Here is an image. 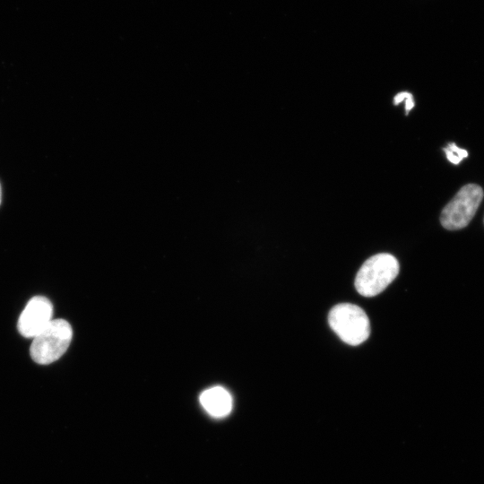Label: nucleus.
<instances>
[{"label":"nucleus","instance_id":"f257e3e1","mask_svg":"<svg viewBox=\"0 0 484 484\" xmlns=\"http://www.w3.org/2000/svg\"><path fill=\"white\" fill-rule=\"evenodd\" d=\"M399 263L387 253L369 257L359 268L355 278V288L364 297L381 293L398 275Z\"/></svg>","mask_w":484,"mask_h":484},{"label":"nucleus","instance_id":"f03ea898","mask_svg":"<svg viewBox=\"0 0 484 484\" xmlns=\"http://www.w3.org/2000/svg\"><path fill=\"white\" fill-rule=\"evenodd\" d=\"M328 323L340 339L349 345L357 346L370 334V323L366 312L354 304L335 305L329 312Z\"/></svg>","mask_w":484,"mask_h":484},{"label":"nucleus","instance_id":"7ed1b4c3","mask_svg":"<svg viewBox=\"0 0 484 484\" xmlns=\"http://www.w3.org/2000/svg\"><path fill=\"white\" fill-rule=\"evenodd\" d=\"M73 337L70 324L64 319H53L33 338L30 353L38 364L48 365L57 360L68 349Z\"/></svg>","mask_w":484,"mask_h":484},{"label":"nucleus","instance_id":"20e7f679","mask_svg":"<svg viewBox=\"0 0 484 484\" xmlns=\"http://www.w3.org/2000/svg\"><path fill=\"white\" fill-rule=\"evenodd\" d=\"M483 195V190L479 185L463 186L442 210L441 225L448 230H457L468 226L475 215Z\"/></svg>","mask_w":484,"mask_h":484},{"label":"nucleus","instance_id":"39448f33","mask_svg":"<svg viewBox=\"0 0 484 484\" xmlns=\"http://www.w3.org/2000/svg\"><path fill=\"white\" fill-rule=\"evenodd\" d=\"M53 305L43 296L33 297L22 312L17 324L25 338H34L53 320Z\"/></svg>","mask_w":484,"mask_h":484},{"label":"nucleus","instance_id":"423d86ee","mask_svg":"<svg viewBox=\"0 0 484 484\" xmlns=\"http://www.w3.org/2000/svg\"><path fill=\"white\" fill-rule=\"evenodd\" d=\"M200 402L206 412L214 418L226 417L232 409L231 395L221 386L203 391L200 395Z\"/></svg>","mask_w":484,"mask_h":484},{"label":"nucleus","instance_id":"0eeeda50","mask_svg":"<svg viewBox=\"0 0 484 484\" xmlns=\"http://www.w3.org/2000/svg\"><path fill=\"white\" fill-rule=\"evenodd\" d=\"M447 160L454 164H459L463 159L468 157V151L458 147L454 143H449L444 149Z\"/></svg>","mask_w":484,"mask_h":484},{"label":"nucleus","instance_id":"6e6552de","mask_svg":"<svg viewBox=\"0 0 484 484\" xmlns=\"http://www.w3.org/2000/svg\"><path fill=\"white\" fill-rule=\"evenodd\" d=\"M414 107V100L413 97L411 93L406 98V104H405V111L406 115H408L409 111Z\"/></svg>","mask_w":484,"mask_h":484},{"label":"nucleus","instance_id":"1a4fd4ad","mask_svg":"<svg viewBox=\"0 0 484 484\" xmlns=\"http://www.w3.org/2000/svg\"><path fill=\"white\" fill-rule=\"evenodd\" d=\"M1 200H2V188H1V184H0V203H1Z\"/></svg>","mask_w":484,"mask_h":484}]
</instances>
